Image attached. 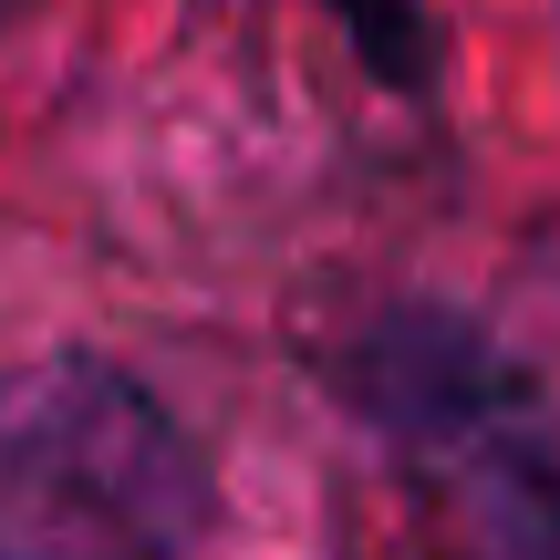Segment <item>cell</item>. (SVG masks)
Wrapping results in <instances>:
<instances>
[{"label": "cell", "mask_w": 560, "mask_h": 560, "mask_svg": "<svg viewBox=\"0 0 560 560\" xmlns=\"http://www.w3.org/2000/svg\"><path fill=\"white\" fill-rule=\"evenodd\" d=\"M332 395L416 488L425 560H560V374L457 301H384L332 342Z\"/></svg>", "instance_id": "cell-1"}, {"label": "cell", "mask_w": 560, "mask_h": 560, "mask_svg": "<svg viewBox=\"0 0 560 560\" xmlns=\"http://www.w3.org/2000/svg\"><path fill=\"white\" fill-rule=\"evenodd\" d=\"M208 520L219 478L136 363L62 342L0 374V560H198Z\"/></svg>", "instance_id": "cell-2"}, {"label": "cell", "mask_w": 560, "mask_h": 560, "mask_svg": "<svg viewBox=\"0 0 560 560\" xmlns=\"http://www.w3.org/2000/svg\"><path fill=\"white\" fill-rule=\"evenodd\" d=\"M312 11L342 32V52H353L395 104H436V83H446V21H436V0H312Z\"/></svg>", "instance_id": "cell-3"}]
</instances>
